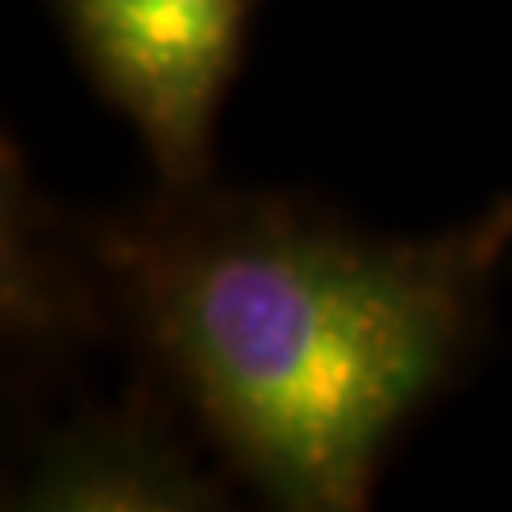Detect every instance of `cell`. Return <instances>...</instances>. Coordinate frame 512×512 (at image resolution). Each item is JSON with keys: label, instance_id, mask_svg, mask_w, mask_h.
I'll return each mask as SVG.
<instances>
[{"label": "cell", "instance_id": "1", "mask_svg": "<svg viewBox=\"0 0 512 512\" xmlns=\"http://www.w3.org/2000/svg\"><path fill=\"white\" fill-rule=\"evenodd\" d=\"M110 327L277 509H365L406 421L467 365L512 258V198L376 236L266 190H160L76 224Z\"/></svg>", "mask_w": 512, "mask_h": 512}, {"label": "cell", "instance_id": "2", "mask_svg": "<svg viewBox=\"0 0 512 512\" xmlns=\"http://www.w3.org/2000/svg\"><path fill=\"white\" fill-rule=\"evenodd\" d=\"M80 73L145 145L164 190L213 175L258 0H50Z\"/></svg>", "mask_w": 512, "mask_h": 512}, {"label": "cell", "instance_id": "3", "mask_svg": "<svg viewBox=\"0 0 512 512\" xmlns=\"http://www.w3.org/2000/svg\"><path fill=\"white\" fill-rule=\"evenodd\" d=\"M175 399L141 387L107 410H88L38 440L8 490V509L179 512L224 505V486L198 467L175 429Z\"/></svg>", "mask_w": 512, "mask_h": 512}, {"label": "cell", "instance_id": "4", "mask_svg": "<svg viewBox=\"0 0 512 512\" xmlns=\"http://www.w3.org/2000/svg\"><path fill=\"white\" fill-rule=\"evenodd\" d=\"M0 281L8 346L31 361H61L110 334V311L76 220L42 202L12 152L4 156Z\"/></svg>", "mask_w": 512, "mask_h": 512}]
</instances>
